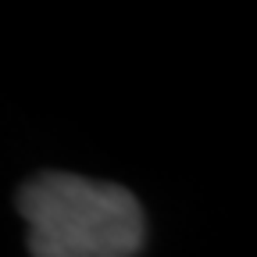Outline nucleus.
Wrapping results in <instances>:
<instances>
[{"mask_svg": "<svg viewBox=\"0 0 257 257\" xmlns=\"http://www.w3.org/2000/svg\"><path fill=\"white\" fill-rule=\"evenodd\" d=\"M18 211L32 257H133L147 236L143 207L128 189L68 172L29 179Z\"/></svg>", "mask_w": 257, "mask_h": 257, "instance_id": "nucleus-1", "label": "nucleus"}]
</instances>
